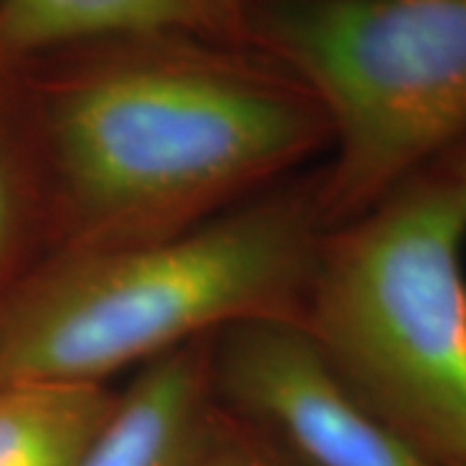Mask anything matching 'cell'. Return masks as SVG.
I'll return each mask as SVG.
<instances>
[{
  "label": "cell",
  "mask_w": 466,
  "mask_h": 466,
  "mask_svg": "<svg viewBox=\"0 0 466 466\" xmlns=\"http://www.w3.org/2000/svg\"><path fill=\"white\" fill-rule=\"evenodd\" d=\"M324 220L314 195H269L143 241L76 249L0 309V383H104L200 334L296 317Z\"/></svg>",
  "instance_id": "cell-2"
},
{
  "label": "cell",
  "mask_w": 466,
  "mask_h": 466,
  "mask_svg": "<svg viewBox=\"0 0 466 466\" xmlns=\"http://www.w3.org/2000/svg\"><path fill=\"white\" fill-rule=\"evenodd\" d=\"M192 466H280L267 453L257 451L244 441H236L231 433H223L220 428H213L208 443L202 446Z\"/></svg>",
  "instance_id": "cell-9"
},
{
  "label": "cell",
  "mask_w": 466,
  "mask_h": 466,
  "mask_svg": "<svg viewBox=\"0 0 466 466\" xmlns=\"http://www.w3.org/2000/svg\"><path fill=\"white\" fill-rule=\"evenodd\" d=\"M466 174L438 161L324 233L300 327L355 401L466 466Z\"/></svg>",
  "instance_id": "cell-3"
},
{
  "label": "cell",
  "mask_w": 466,
  "mask_h": 466,
  "mask_svg": "<svg viewBox=\"0 0 466 466\" xmlns=\"http://www.w3.org/2000/svg\"><path fill=\"white\" fill-rule=\"evenodd\" d=\"M213 386L195 345L143 366L78 466H192L216 428Z\"/></svg>",
  "instance_id": "cell-6"
},
{
  "label": "cell",
  "mask_w": 466,
  "mask_h": 466,
  "mask_svg": "<svg viewBox=\"0 0 466 466\" xmlns=\"http://www.w3.org/2000/svg\"><path fill=\"white\" fill-rule=\"evenodd\" d=\"M198 29L220 34L226 39H241L247 34L249 0H195Z\"/></svg>",
  "instance_id": "cell-10"
},
{
  "label": "cell",
  "mask_w": 466,
  "mask_h": 466,
  "mask_svg": "<svg viewBox=\"0 0 466 466\" xmlns=\"http://www.w3.org/2000/svg\"><path fill=\"white\" fill-rule=\"evenodd\" d=\"M443 161H449V164H453V167L459 168V171H464L466 174V140L464 143H459L456 148L451 150L449 158H443Z\"/></svg>",
  "instance_id": "cell-12"
},
{
  "label": "cell",
  "mask_w": 466,
  "mask_h": 466,
  "mask_svg": "<svg viewBox=\"0 0 466 466\" xmlns=\"http://www.w3.org/2000/svg\"><path fill=\"white\" fill-rule=\"evenodd\" d=\"M106 383H0V466H78L115 410Z\"/></svg>",
  "instance_id": "cell-7"
},
{
  "label": "cell",
  "mask_w": 466,
  "mask_h": 466,
  "mask_svg": "<svg viewBox=\"0 0 466 466\" xmlns=\"http://www.w3.org/2000/svg\"><path fill=\"white\" fill-rule=\"evenodd\" d=\"M45 127L78 249L187 228L329 137L306 91L184 60L84 73L52 94Z\"/></svg>",
  "instance_id": "cell-1"
},
{
  "label": "cell",
  "mask_w": 466,
  "mask_h": 466,
  "mask_svg": "<svg viewBox=\"0 0 466 466\" xmlns=\"http://www.w3.org/2000/svg\"><path fill=\"white\" fill-rule=\"evenodd\" d=\"M247 32L296 70L334 140L317 189L324 226L466 140V0H259Z\"/></svg>",
  "instance_id": "cell-4"
},
{
  "label": "cell",
  "mask_w": 466,
  "mask_h": 466,
  "mask_svg": "<svg viewBox=\"0 0 466 466\" xmlns=\"http://www.w3.org/2000/svg\"><path fill=\"white\" fill-rule=\"evenodd\" d=\"M192 26L195 0H0V60Z\"/></svg>",
  "instance_id": "cell-8"
},
{
  "label": "cell",
  "mask_w": 466,
  "mask_h": 466,
  "mask_svg": "<svg viewBox=\"0 0 466 466\" xmlns=\"http://www.w3.org/2000/svg\"><path fill=\"white\" fill-rule=\"evenodd\" d=\"M210 366L233 407L306 466H441L350 397L299 317L226 329Z\"/></svg>",
  "instance_id": "cell-5"
},
{
  "label": "cell",
  "mask_w": 466,
  "mask_h": 466,
  "mask_svg": "<svg viewBox=\"0 0 466 466\" xmlns=\"http://www.w3.org/2000/svg\"><path fill=\"white\" fill-rule=\"evenodd\" d=\"M8 233H11V192H8V182H5V174L0 167V262L5 254Z\"/></svg>",
  "instance_id": "cell-11"
}]
</instances>
